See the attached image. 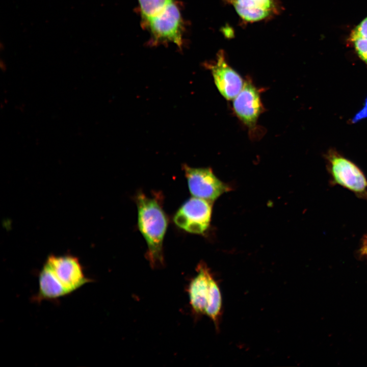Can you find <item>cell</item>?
<instances>
[{"label":"cell","mask_w":367,"mask_h":367,"mask_svg":"<svg viewBox=\"0 0 367 367\" xmlns=\"http://www.w3.org/2000/svg\"><path fill=\"white\" fill-rule=\"evenodd\" d=\"M138 225L147 245V259L153 269L164 265L163 243L168 226V219L161 204L155 198L142 192L136 197Z\"/></svg>","instance_id":"6da1fadb"},{"label":"cell","mask_w":367,"mask_h":367,"mask_svg":"<svg viewBox=\"0 0 367 367\" xmlns=\"http://www.w3.org/2000/svg\"><path fill=\"white\" fill-rule=\"evenodd\" d=\"M212 202L193 197L186 201L175 213V224L187 232L203 234L208 228Z\"/></svg>","instance_id":"7a4b0ae2"},{"label":"cell","mask_w":367,"mask_h":367,"mask_svg":"<svg viewBox=\"0 0 367 367\" xmlns=\"http://www.w3.org/2000/svg\"><path fill=\"white\" fill-rule=\"evenodd\" d=\"M190 193L193 197L213 202L230 187L223 182L209 168H193L183 166Z\"/></svg>","instance_id":"3957f363"},{"label":"cell","mask_w":367,"mask_h":367,"mask_svg":"<svg viewBox=\"0 0 367 367\" xmlns=\"http://www.w3.org/2000/svg\"><path fill=\"white\" fill-rule=\"evenodd\" d=\"M44 265L69 294L92 281L85 276L80 261L73 256L51 255Z\"/></svg>","instance_id":"277c9868"},{"label":"cell","mask_w":367,"mask_h":367,"mask_svg":"<svg viewBox=\"0 0 367 367\" xmlns=\"http://www.w3.org/2000/svg\"><path fill=\"white\" fill-rule=\"evenodd\" d=\"M211 71L216 87L227 100H233L242 90L244 82L228 64L225 54L220 50L215 61L206 65Z\"/></svg>","instance_id":"5b68a950"},{"label":"cell","mask_w":367,"mask_h":367,"mask_svg":"<svg viewBox=\"0 0 367 367\" xmlns=\"http://www.w3.org/2000/svg\"><path fill=\"white\" fill-rule=\"evenodd\" d=\"M231 5L241 21L251 23L269 20L283 10L280 0H224Z\"/></svg>","instance_id":"8992f818"},{"label":"cell","mask_w":367,"mask_h":367,"mask_svg":"<svg viewBox=\"0 0 367 367\" xmlns=\"http://www.w3.org/2000/svg\"><path fill=\"white\" fill-rule=\"evenodd\" d=\"M237 116L249 127L253 126L263 111L259 93L249 80L244 82L239 93L233 99Z\"/></svg>","instance_id":"52a82bcc"},{"label":"cell","mask_w":367,"mask_h":367,"mask_svg":"<svg viewBox=\"0 0 367 367\" xmlns=\"http://www.w3.org/2000/svg\"><path fill=\"white\" fill-rule=\"evenodd\" d=\"M328 155L332 174L338 184L356 192L366 188L365 178L355 164L333 151Z\"/></svg>","instance_id":"ba28073f"},{"label":"cell","mask_w":367,"mask_h":367,"mask_svg":"<svg viewBox=\"0 0 367 367\" xmlns=\"http://www.w3.org/2000/svg\"><path fill=\"white\" fill-rule=\"evenodd\" d=\"M196 271V275L189 284L188 292L193 312L197 316H200L205 313L209 280L212 273L203 261L198 265Z\"/></svg>","instance_id":"9c48e42d"},{"label":"cell","mask_w":367,"mask_h":367,"mask_svg":"<svg viewBox=\"0 0 367 367\" xmlns=\"http://www.w3.org/2000/svg\"><path fill=\"white\" fill-rule=\"evenodd\" d=\"M38 283L39 290L35 297L38 302L56 300L69 294L45 265L39 274Z\"/></svg>","instance_id":"30bf717a"},{"label":"cell","mask_w":367,"mask_h":367,"mask_svg":"<svg viewBox=\"0 0 367 367\" xmlns=\"http://www.w3.org/2000/svg\"><path fill=\"white\" fill-rule=\"evenodd\" d=\"M147 26L178 10L173 0H138Z\"/></svg>","instance_id":"8fae6325"},{"label":"cell","mask_w":367,"mask_h":367,"mask_svg":"<svg viewBox=\"0 0 367 367\" xmlns=\"http://www.w3.org/2000/svg\"><path fill=\"white\" fill-rule=\"evenodd\" d=\"M222 296L219 286L212 274L205 313L218 330L222 311Z\"/></svg>","instance_id":"7c38bea8"},{"label":"cell","mask_w":367,"mask_h":367,"mask_svg":"<svg viewBox=\"0 0 367 367\" xmlns=\"http://www.w3.org/2000/svg\"><path fill=\"white\" fill-rule=\"evenodd\" d=\"M359 58L367 65V38H355L349 40Z\"/></svg>","instance_id":"4fadbf2b"},{"label":"cell","mask_w":367,"mask_h":367,"mask_svg":"<svg viewBox=\"0 0 367 367\" xmlns=\"http://www.w3.org/2000/svg\"><path fill=\"white\" fill-rule=\"evenodd\" d=\"M358 37L367 38V16L352 30L349 40Z\"/></svg>","instance_id":"5bb4252c"},{"label":"cell","mask_w":367,"mask_h":367,"mask_svg":"<svg viewBox=\"0 0 367 367\" xmlns=\"http://www.w3.org/2000/svg\"><path fill=\"white\" fill-rule=\"evenodd\" d=\"M367 117V98L365 102V104L362 108L353 119V122L358 121L363 118Z\"/></svg>","instance_id":"9a60e30c"},{"label":"cell","mask_w":367,"mask_h":367,"mask_svg":"<svg viewBox=\"0 0 367 367\" xmlns=\"http://www.w3.org/2000/svg\"><path fill=\"white\" fill-rule=\"evenodd\" d=\"M0 68L3 71H5L7 69L6 64L5 62L3 60H1L0 61Z\"/></svg>","instance_id":"2e32d148"},{"label":"cell","mask_w":367,"mask_h":367,"mask_svg":"<svg viewBox=\"0 0 367 367\" xmlns=\"http://www.w3.org/2000/svg\"><path fill=\"white\" fill-rule=\"evenodd\" d=\"M362 254L367 255V243L364 245L361 249Z\"/></svg>","instance_id":"e0dca14e"},{"label":"cell","mask_w":367,"mask_h":367,"mask_svg":"<svg viewBox=\"0 0 367 367\" xmlns=\"http://www.w3.org/2000/svg\"><path fill=\"white\" fill-rule=\"evenodd\" d=\"M4 48H5L4 44L2 42H1V43H0V49H1V50H4Z\"/></svg>","instance_id":"ac0fdd59"}]
</instances>
